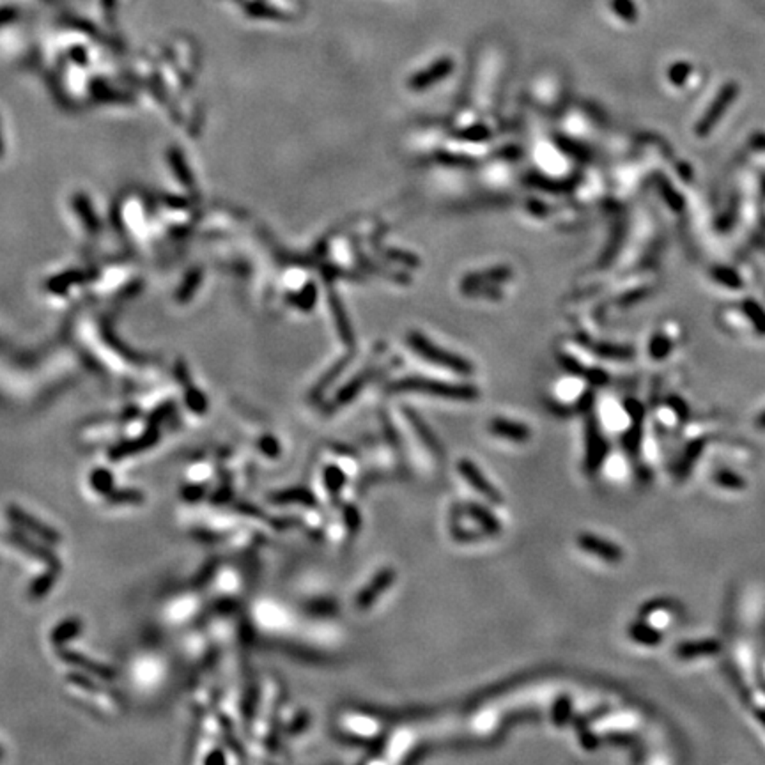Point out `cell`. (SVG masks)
Listing matches in <instances>:
<instances>
[{
  "label": "cell",
  "mask_w": 765,
  "mask_h": 765,
  "mask_svg": "<svg viewBox=\"0 0 765 765\" xmlns=\"http://www.w3.org/2000/svg\"><path fill=\"white\" fill-rule=\"evenodd\" d=\"M756 427L765 431V411H764V413H760L759 418H756Z\"/></svg>",
  "instance_id": "obj_21"
},
{
  "label": "cell",
  "mask_w": 765,
  "mask_h": 765,
  "mask_svg": "<svg viewBox=\"0 0 765 765\" xmlns=\"http://www.w3.org/2000/svg\"><path fill=\"white\" fill-rule=\"evenodd\" d=\"M712 479L717 487H723V489L728 491H742L748 486V482L741 475L730 472V469H719V472L714 473Z\"/></svg>",
  "instance_id": "obj_12"
},
{
  "label": "cell",
  "mask_w": 765,
  "mask_h": 765,
  "mask_svg": "<svg viewBox=\"0 0 765 765\" xmlns=\"http://www.w3.org/2000/svg\"><path fill=\"white\" fill-rule=\"evenodd\" d=\"M395 390H420V392L434 393V395L447 397V399L455 400H475L479 397L473 386L468 385H448L443 381L422 380V378H410V380L399 381V385L393 386Z\"/></svg>",
  "instance_id": "obj_1"
},
{
  "label": "cell",
  "mask_w": 765,
  "mask_h": 765,
  "mask_svg": "<svg viewBox=\"0 0 765 765\" xmlns=\"http://www.w3.org/2000/svg\"><path fill=\"white\" fill-rule=\"evenodd\" d=\"M578 546L581 549H585L586 553H590V555L604 560V562L618 563L624 558V551H622L617 544H613V542L610 541H604V538L592 534L578 535Z\"/></svg>",
  "instance_id": "obj_4"
},
{
  "label": "cell",
  "mask_w": 765,
  "mask_h": 765,
  "mask_svg": "<svg viewBox=\"0 0 765 765\" xmlns=\"http://www.w3.org/2000/svg\"><path fill=\"white\" fill-rule=\"evenodd\" d=\"M11 18V11H0V24Z\"/></svg>",
  "instance_id": "obj_22"
},
{
  "label": "cell",
  "mask_w": 765,
  "mask_h": 765,
  "mask_svg": "<svg viewBox=\"0 0 765 765\" xmlns=\"http://www.w3.org/2000/svg\"><path fill=\"white\" fill-rule=\"evenodd\" d=\"M112 482H114V479H112V475L107 469H98V472H94L93 486L96 487L100 493H110Z\"/></svg>",
  "instance_id": "obj_19"
},
{
  "label": "cell",
  "mask_w": 765,
  "mask_h": 765,
  "mask_svg": "<svg viewBox=\"0 0 765 765\" xmlns=\"http://www.w3.org/2000/svg\"><path fill=\"white\" fill-rule=\"evenodd\" d=\"M606 442L600 436L597 424L593 420H588L586 424V469L590 473L597 472L600 462L606 457Z\"/></svg>",
  "instance_id": "obj_5"
},
{
  "label": "cell",
  "mask_w": 765,
  "mask_h": 765,
  "mask_svg": "<svg viewBox=\"0 0 765 765\" xmlns=\"http://www.w3.org/2000/svg\"><path fill=\"white\" fill-rule=\"evenodd\" d=\"M703 445H705V442L703 439H694V442H691L689 445H687L686 448V454H684L682 461H680L679 464V473L680 475H687L691 469V466L697 462V459L700 457L702 450H703Z\"/></svg>",
  "instance_id": "obj_16"
},
{
  "label": "cell",
  "mask_w": 765,
  "mask_h": 765,
  "mask_svg": "<svg viewBox=\"0 0 765 765\" xmlns=\"http://www.w3.org/2000/svg\"><path fill=\"white\" fill-rule=\"evenodd\" d=\"M613 7L622 18H628V20L635 18V7L629 0H613Z\"/></svg>",
  "instance_id": "obj_20"
},
{
  "label": "cell",
  "mask_w": 765,
  "mask_h": 765,
  "mask_svg": "<svg viewBox=\"0 0 765 765\" xmlns=\"http://www.w3.org/2000/svg\"><path fill=\"white\" fill-rule=\"evenodd\" d=\"M466 509H468V512L472 514L479 523H482L480 526H484V530L489 531V534H498V531H500V521H498L493 514L487 512L486 509H482L477 504H468Z\"/></svg>",
  "instance_id": "obj_13"
},
{
  "label": "cell",
  "mask_w": 765,
  "mask_h": 765,
  "mask_svg": "<svg viewBox=\"0 0 765 765\" xmlns=\"http://www.w3.org/2000/svg\"><path fill=\"white\" fill-rule=\"evenodd\" d=\"M756 716H759V719H760V721H762V723H764V727H765V709H760V710H756Z\"/></svg>",
  "instance_id": "obj_23"
},
{
  "label": "cell",
  "mask_w": 765,
  "mask_h": 765,
  "mask_svg": "<svg viewBox=\"0 0 765 765\" xmlns=\"http://www.w3.org/2000/svg\"><path fill=\"white\" fill-rule=\"evenodd\" d=\"M9 514L13 516V519H18L20 523H24V526L31 528L32 531H36L38 535H41V537L46 538V541H59V538H56V537H59V535H56V531L50 530V528H46V526H43V524L39 523V521H36L34 517H31V516H27V514L20 512V509H11Z\"/></svg>",
  "instance_id": "obj_11"
},
{
  "label": "cell",
  "mask_w": 765,
  "mask_h": 765,
  "mask_svg": "<svg viewBox=\"0 0 765 765\" xmlns=\"http://www.w3.org/2000/svg\"><path fill=\"white\" fill-rule=\"evenodd\" d=\"M393 579H395V571L393 569L380 571V573L374 576L373 581L358 593V597H356V606H358L360 610H367V608L373 606L378 600V597H380L386 588H390Z\"/></svg>",
  "instance_id": "obj_6"
},
{
  "label": "cell",
  "mask_w": 765,
  "mask_h": 765,
  "mask_svg": "<svg viewBox=\"0 0 765 765\" xmlns=\"http://www.w3.org/2000/svg\"><path fill=\"white\" fill-rule=\"evenodd\" d=\"M411 344H413V348L417 349L424 358L431 360V362L439 363V365H443V367H448V369L455 370V373H459V374L472 373L469 363H466L462 358H457V356L450 355V353H445V351H442V349L434 348L427 338L420 337V335H413V337H411Z\"/></svg>",
  "instance_id": "obj_2"
},
{
  "label": "cell",
  "mask_w": 765,
  "mask_h": 765,
  "mask_svg": "<svg viewBox=\"0 0 765 765\" xmlns=\"http://www.w3.org/2000/svg\"><path fill=\"white\" fill-rule=\"evenodd\" d=\"M489 431L494 436H500V438L510 439V442L524 443L530 439L531 432L526 425L517 424V422H510L507 418H494L489 424Z\"/></svg>",
  "instance_id": "obj_8"
},
{
  "label": "cell",
  "mask_w": 765,
  "mask_h": 765,
  "mask_svg": "<svg viewBox=\"0 0 765 765\" xmlns=\"http://www.w3.org/2000/svg\"><path fill=\"white\" fill-rule=\"evenodd\" d=\"M273 500H275V501H298V504L316 505L314 494H311V493H308V491H305V489L286 491V493L276 494V496L273 498Z\"/></svg>",
  "instance_id": "obj_17"
},
{
  "label": "cell",
  "mask_w": 765,
  "mask_h": 765,
  "mask_svg": "<svg viewBox=\"0 0 765 765\" xmlns=\"http://www.w3.org/2000/svg\"><path fill=\"white\" fill-rule=\"evenodd\" d=\"M63 657H64L68 662H73V665L80 666V668L87 670V672L94 673V675L105 677V679H110V677H112V672H110V670L105 668L103 665H98V662H93V661H90V659L83 657V655H78V654H63Z\"/></svg>",
  "instance_id": "obj_14"
},
{
  "label": "cell",
  "mask_w": 765,
  "mask_h": 765,
  "mask_svg": "<svg viewBox=\"0 0 765 765\" xmlns=\"http://www.w3.org/2000/svg\"><path fill=\"white\" fill-rule=\"evenodd\" d=\"M629 636L638 643L647 645V647H654V645H659L662 641V633L657 628L648 624V622H635L629 628Z\"/></svg>",
  "instance_id": "obj_10"
},
{
  "label": "cell",
  "mask_w": 765,
  "mask_h": 765,
  "mask_svg": "<svg viewBox=\"0 0 765 765\" xmlns=\"http://www.w3.org/2000/svg\"><path fill=\"white\" fill-rule=\"evenodd\" d=\"M721 643L716 640H700V641H684L677 645L675 655L679 659H698L707 657V655L719 654Z\"/></svg>",
  "instance_id": "obj_7"
},
{
  "label": "cell",
  "mask_w": 765,
  "mask_h": 765,
  "mask_svg": "<svg viewBox=\"0 0 765 765\" xmlns=\"http://www.w3.org/2000/svg\"><path fill=\"white\" fill-rule=\"evenodd\" d=\"M407 417H410L411 424H413L415 431H417V432H418V436H420V438H422V442H424V443H425V445H427L429 448H431V450H432V452H434V454H436V455H439V454H442V447H439L438 439H436V438H434V436H432V432H431V431H429V429H427V427H425V425H424V424H422V420H420V418H418V417H417V415H415V413H410V411H407Z\"/></svg>",
  "instance_id": "obj_15"
},
{
  "label": "cell",
  "mask_w": 765,
  "mask_h": 765,
  "mask_svg": "<svg viewBox=\"0 0 765 765\" xmlns=\"http://www.w3.org/2000/svg\"><path fill=\"white\" fill-rule=\"evenodd\" d=\"M457 468H459V473H461V475L466 479V482H468L469 486L477 491V493L482 494L486 500H489L491 504H494V505L504 504V496H501L500 491H498L496 487H494L493 484L486 479V475H484V473L477 468V464H473L469 459H461Z\"/></svg>",
  "instance_id": "obj_3"
},
{
  "label": "cell",
  "mask_w": 765,
  "mask_h": 765,
  "mask_svg": "<svg viewBox=\"0 0 765 765\" xmlns=\"http://www.w3.org/2000/svg\"><path fill=\"white\" fill-rule=\"evenodd\" d=\"M450 69H452V61H448V59L438 61V63L432 64L427 71L418 73V75L411 80V83H413V87H417V89L429 87L431 83L438 82V80H442L443 76H447L448 73H450Z\"/></svg>",
  "instance_id": "obj_9"
},
{
  "label": "cell",
  "mask_w": 765,
  "mask_h": 765,
  "mask_svg": "<svg viewBox=\"0 0 765 765\" xmlns=\"http://www.w3.org/2000/svg\"><path fill=\"white\" fill-rule=\"evenodd\" d=\"M80 629H82V625H80L78 620H66L64 624H61L59 628L53 631V641H56V643H64L66 640H71V638L78 635Z\"/></svg>",
  "instance_id": "obj_18"
}]
</instances>
